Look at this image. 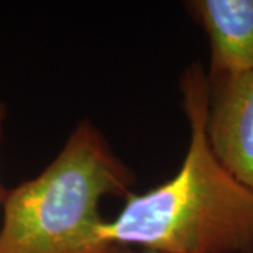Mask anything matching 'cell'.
Instances as JSON below:
<instances>
[{
    "label": "cell",
    "mask_w": 253,
    "mask_h": 253,
    "mask_svg": "<svg viewBox=\"0 0 253 253\" xmlns=\"http://www.w3.org/2000/svg\"><path fill=\"white\" fill-rule=\"evenodd\" d=\"M210 45L208 76L253 72V0H191Z\"/></svg>",
    "instance_id": "277c9868"
},
{
    "label": "cell",
    "mask_w": 253,
    "mask_h": 253,
    "mask_svg": "<svg viewBox=\"0 0 253 253\" xmlns=\"http://www.w3.org/2000/svg\"><path fill=\"white\" fill-rule=\"evenodd\" d=\"M4 120H6V106L0 101V139H1V135H3V123H4ZM4 193H6V189H3L1 184H0V208H1Z\"/></svg>",
    "instance_id": "5b68a950"
},
{
    "label": "cell",
    "mask_w": 253,
    "mask_h": 253,
    "mask_svg": "<svg viewBox=\"0 0 253 253\" xmlns=\"http://www.w3.org/2000/svg\"><path fill=\"white\" fill-rule=\"evenodd\" d=\"M116 253H159V252H152V251H141V252H134V251H117Z\"/></svg>",
    "instance_id": "8992f818"
},
{
    "label": "cell",
    "mask_w": 253,
    "mask_h": 253,
    "mask_svg": "<svg viewBox=\"0 0 253 253\" xmlns=\"http://www.w3.org/2000/svg\"><path fill=\"white\" fill-rule=\"evenodd\" d=\"M181 107L190 139L170 180L131 193L106 235L118 249L159 253H253V191L221 165L208 144L207 72L193 62L181 73Z\"/></svg>",
    "instance_id": "6da1fadb"
},
{
    "label": "cell",
    "mask_w": 253,
    "mask_h": 253,
    "mask_svg": "<svg viewBox=\"0 0 253 253\" xmlns=\"http://www.w3.org/2000/svg\"><path fill=\"white\" fill-rule=\"evenodd\" d=\"M206 134L221 165L253 191V72L208 76Z\"/></svg>",
    "instance_id": "3957f363"
},
{
    "label": "cell",
    "mask_w": 253,
    "mask_h": 253,
    "mask_svg": "<svg viewBox=\"0 0 253 253\" xmlns=\"http://www.w3.org/2000/svg\"><path fill=\"white\" fill-rule=\"evenodd\" d=\"M134 183L103 132L82 121L42 172L6 190L0 253H116L100 203L126 199Z\"/></svg>",
    "instance_id": "7a4b0ae2"
}]
</instances>
